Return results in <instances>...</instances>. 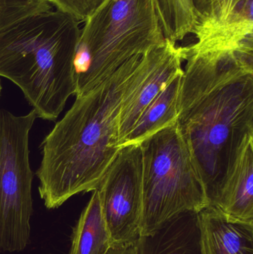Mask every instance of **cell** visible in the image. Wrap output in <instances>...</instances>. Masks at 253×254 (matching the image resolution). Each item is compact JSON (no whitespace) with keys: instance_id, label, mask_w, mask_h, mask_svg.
<instances>
[{"instance_id":"obj_15","label":"cell","mask_w":253,"mask_h":254,"mask_svg":"<svg viewBox=\"0 0 253 254\" xmlns=\"http://www.w3.org/2000/svg\"><path fill=\"white\" fill-rule=\"evenodd\" d=\"M51 8L47 0H0V31L28 16Z\"/></svg>"},{"instance_id":"obj_4","label":"cell","mask_w":253,"mask_h":254,"mask_svg":"<svg viewBox=\"0 0 253 254\" xmlns=\"http://www.w3.org/2000/svg\"><path fill=\"white\" fill-rule=\"evenodd\" d=\"M84 22L74 60L76 97L166 40L152 0H106Z\"/></svg>"},{"instance_id":"obj_18","label":"cell","mask_w":253,"mask_h":254,"mask_svg":"<svg viewBox=\"0 0 253 254\" xmlns=\"http://www.w3.org/2000/svg\"><path fill=\"white\" fill-rule=\"evenodd\" d=\"M1 89L2 87H1V80H0V95H1Z\"/></svg>"},{"instance_id":"obj_3","label":"cell","mask_w":253,"mask_h":254,"mask_svg":"<svg viewBox=\"0 0 253 254\" xmlns=\"http://www.w3.org/2000/svg\"><path fill=\"white\" fill-rule=\"evenodd\" d=\"M80 22L59 10L28 16L0 31V77L22 90L37 118L54 122L75 95Z\"/></svg>"},{"instance_id":"obj_7","label":"cell","mask_w":253,"mask_h":254,"mask_svg":"<svg viewBox=\"0 0 253 254\" xmlns=\"http://www.w3.org/2000/svg\"><path fill=\"white\" fill-rule=\"evenodd\" d=\"M97 190L112 246L136 243L143 213L141 145L120 149Z\"/></svg>"},{"instance_id":"obj_8","label":"cell","mask_w":253,"mask_h":254,"mask_svg":"<svg viewBox=\"0 0 253 254\" xmlns=\"http://www.w3.org/2000/svg\"><path fill=\"white\" fill-rule=\"evenodd\" d=\"M165 39L204 40L229 18L253 10V0H152Z\"/></svg>"},{"instance_id":"obj_13","label":"cell","mask_w":253,"mask_h":254,"mask_svg":"<svg viewBox=\"0 0 253 254\" xmlns=\"http://www.w3.org/2000/svg\"><path fill=\"white\" fill-rule=\"evenodd\" d=\"M183 73L175 77L146 109L121 148L140 145L150 136L177 124V105Z\"/></svg>"},{"instance_id":"obj_14","label":"cell","mask_w":253,"mask_h":254,"mask_svg":"<svg viewBox=\"0 0 253 254\" xmlns=\"http://www.w3.org/2000/svg\"><path fill=\"white\" fill-rule=\"evenodd\" d=\"M111 247L99 192L95 190L73 229L68 254H108Z\"/></svg>"},{"instance_id":"obj_16","label":"cell","mask_w":253,"mask_h":254,"mask_svg":"<svg viewBox=\"0 0 253 254\" xmlns=\"http://www.w3.org/2000/svg\"><path fill=\"white\" fill-rule=\"evenodd\" d=\"M106 0H47L56 10L72 16L77 22H85Z\"/></svg>"},{"instance_id":"obj_12","label":"cell","mask_w":253,"mask_h":254,"mask_svg":"<svg viewBox=\"0 0 253 254\" xmlns=\"http://www.w3.org/2000/svg\"><path fill=\"white\" fill-rule=\"evenodd\" d=\"M141 254H204L199 214L185 212L138 240Z\"/></svg>"},{"instance_id":"obj_1","label":"cell","mask_w":253,"mask_h":254,"mask_svg":"<svg viewBox=\"0 0 253 254\" xmlns=\"http://www.w3.org/2000/svg\"><path fill=\"white\" fill-rule=\"evenodd\" d=\"M184 47L177 125L209 205L242 140L253 134V50Z\"/></svg>"},{"instance_id":"obj_17","label":"cell","mask_w":253,"mask_h":254,"mask_svg":"<svg viewBox=\"0 0 253 254\" xmlns=\"http://www.w3.org/2000/svg\"><path fill=\"white\" fill-rule=\"evenodd\" d=\"M108 254H141L136 243L130 244L122 245V246H112Z\"/></svg>"},{"instance_id":"obj_11","label":"cell","mask_w":253,"mask_h":254,"mask_svg":"<svg viewBox=\"0 0 253 254\" xmlns=\"http://www.w3.org/2000/svg\"><path fill=\"white\" fill-rule=\"evenodd\" d=\"M199 214L204 254H253V222L229 217L214 207Z\"/></svg>"},{"instance_id":"obj_5","label":"cell","mask_w":253,"mask_h":254,"mask_svg":"<svg viewBox=\"0 0 253 254\" xmlns=\"http://www.w3.org/2000/svg\"><path fill=\"white\" fill-rule=\"evenodd\" d=\"M140 145L143 166L141 236L153 234L181 213H199L208 207L203 182L177 124Z\"/></svg>"},{"instance_id":"obj_2","label":"cell","mask_w":253,"mask_h":254,"mask_svg":"<svg viewBox=\"0 0 253 254\" xmlns=\"http://www.w3.org/2000/svg\"><path fill=\"white\" fill-rule=\"evenodd\" d=\"M157 48L134 57L96 87L76 97L45 137L36 175L46 208H58L74 195L98 189L120 150L122 104L150 72Z\"/></svg>"},{"instance_id":"obj_6","label":"cell","mask_w":253,"mask_h":254,"mask_svg":"<svg viewBox=\"0 0 253 254\" xmlns=\"http://www.w3.org/2000/svg\"><path fill=\"white\" fill-rule=\"evenodd\" d=\"M37 119L34 110L20 116L0 110V253L22 252L31 242L34 174L28 142Z\"/></svg>"},{"instance_id":"obj_10","label":"cell","mask_w":253,"mask_h":254,"mask_svg":"<svg viewBox=\"0 0 253 254\" xmlns=\"http://www.w3.org/2000/svg\"><path fill=\"white\" fill-rule=\"evenodd\" d=\"M209 206L233 219L253 222V134H248L242 140Z\"/></svg>"},{"instance_id":"obj_9","label":"cell","mask_w":253,"mask_h":254,"mask_svg":"<svg viewBox=\"0 0 253 254\" xmlns=\"http://www.w3.org/2000/svg\"><path fill=\"white\" fill-rule=\"evenodd\" d=\"M185 59V47L169 40L166 39L157 48V56L150 72L122 104L118 122L120 149L153 100L175 77L182 74V64Z\"/></svg>"}]
</instances>
